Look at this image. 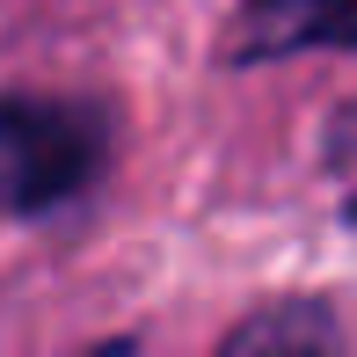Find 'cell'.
I'll list each match as a JSON object with an SVG mask.
<instances>
[{
	"instance_id": "3957f363",
	"label": "cell",
	"mask_w": 357,
	"mask_h": 357,
	"mask_svg": "<svg viewBox=\"0 0 357 357\" xmlns=\"http://www.w3.org/2000/svg\"><path fill=\"white\" fill-rule=\"evenodd\" d=\"M335 314L321 299H270L263 314H248L226 335V357H255V350H328L335 343Z\"/></svg>"
},
{
	"instance_id": "277c9868",
	"label": "cell",
	"mask_w": 357,
	"mask_h": 357,
	"mask_svg": "<svg viewBox=\"0 0 357 357\" xmlns=\"http://www.w3.org/2000/svg\"><path fill=\"white\" fill-rule=\"evenodd\" d=\"M321 160H328V175L343 183V204H335V212H343V226L357 234V102H343L328 117V132H321Z\"/></svg>"
},
{
	"instance_id": "6da1fadb",
	"label": "cell",
	"mask_w": 357,
	"mask_h": 357,
	"mask_svg": "<svg viewBox=\"0 0 357 357\" xmlns=\"http://www.w3.org/2000/svg\"><path fill=\"white\" fill-rule=\"evenodd\" d=\"M109 109L95 95L0 88V219H44L88 197L109 168Z\"/></svg>"
},
{
	"instance_id": "7a4b0ae2",
	"label": "cell",
	"mask_w": 357,
	"mask_h": 357,
	"mask_svg": "<svg viewBox=\"0 0 357 357\" xmlns=\"http://www.w3.org/2000/svg\"><path fill=\"white\" fill-rule=\"evenodd\" d=\"M306 52H357V0H241L219 37L226 66H278Z\"/></svg>"
}]
</instances>
